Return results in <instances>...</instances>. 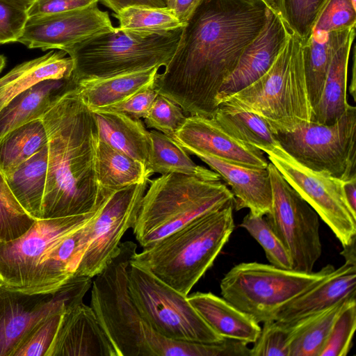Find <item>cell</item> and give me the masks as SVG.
<instances>
[{
	"mask_svg": "<svg viewBox=\"0 0 356 356\" xmlns=\"http://www.w3.org/2000/svg\"><path fill=\"white\" fill-rule=\"evenodd\" d=\"M270 9L262 0H202L154 81L156 91L189 115L213 117L220 88L259 35Z\"/></svg>",
	"mask_w": 356,
	"mask_h": 356,
	"instance_id": "obj_1",
	"label": "cell"
},
{
	"mask_svg": "<svg viewBox=\"0 0 356 356\" xmlns=\"http://www.w3.org/2000/svg\"><path fill=\"white\" fill-rule=\"evenodd\" d=\"M48 136L42 219L95 211L105 195L95 172V121L76 84L41 118Z\"/></svg>",
	"mask_w": 356,
	"mask_h": 356,
	"instance_id": "obj_2",
	"label": "cell"
},
{
	"mask_svg": "<svg viewBox=\"0 0 356 356\" xmlns=\"http://www.w3.org/2000/svg\"><path fill=\"white\" fill-rule=\"evenodd\" d=\"M234 203L202 215L143 248L130 264L188 296L213 266L234 231Z\"/></svg>",
	"mask_w": 356,
	"mask_h": 356,
	"instance_id": "obj_3",
	"label": "cell"
},
{
	"mask_svg": "<svg viewBox=\"0 0 356 356\" xmlns=\"http://www.w3.org/2000/svg\"><path fill=\"white\" fill-rule=\"evenodd\" d=\"M218 106L252 112L274 134L290 131L312 121L300 39L291 33L269 70L244 89L225 97Z\"/></svg>",
	"mask_w": 356,
	"mask_h": 356,
	"instance_id": "obj_4",
	"label": "cell"
},
{
	"mask_svg": "<svg viewBox=\"0 0 356 356\" xmlns=\"http://www.w3.org/2000/svg\"><path fill=\"white\" fill-rule=\"evenodd\" d=\"M235 198L220 181L171 173L149 179L133 226L136 239L147 248Z\"/></svg>",
	"mask_w": 356,
	"mask_h": 356,
	"instance_id": "obj_5",
	"label": "cell"
},
{
	"mask_svg": "<svg viewBox=\"0 0 356 356\" xmlns=\"http://www.w3.org/2000/svg\"><path fill=\"white\" fill-rule=\"evenodd\" d=\"M182 31L147 34L115 27L63 51L73 60L76 81L108 78L166 66Z\"/></svg>",
	"mask_w": 356,
	"mask_h": 356,
	"instance_id": "obj_6",
	"label": "cell"
},
{
	"mask_svg": "<svg viewBox=\"0 0 356 356\" xmlns=\"http://www.w3.org/2000/svg\"><path fill=\"white\" fill-rule=\"evenodd\" d=\"M330 264L316 272L284 269L271 264L243 262L232 268L220 282L224 299L258 323L273 320L286 304L327 278Z\"/></svg>",
	"mask_w": 356,
	"mask_h": 356,
	"instance_id": "obj_7",
	"label": "cell"
},
{
	"mask_svg": "<svg viewBox=\"0 0 356 356\" xmlns=\"http://www.w3.org/2000/svg\"><path fill=\"white\" fill-rule=\"evenodd\" d=\"M137 245L122 242L92 281L90 307L118 356H147L139 312L130 296L128 270Z\"/></svg>",
	"mask_w": 356,
	"mask_h": 356,
	"instance_id": "obj_8",
	"label": "cell"
},
{
	"mask_svg": "<svg viewBox=\"0 0 356 356\" xmlns=\"http://www.w3.org/2000/svg\"><path fill=\"white\" fill-rule=\"evenodd\" d=\"M128 278L129 293L141 318L156 332L177 340L203 343L225 340L202 319L187 296L131 264Z\"/></svg>",
	"mask_w": 356,
	"mask_h": 356,
	"instance_id": "obj_9",
	"label": "cell"
},
{
	"mask_svg": "<svg viewBox=\"0 0 356 356\" xmlns=\"http://www.w3.org/2000/svg\"><path fill=\"white\" fill-rule=\"evenodd\" d=\"M282 147L304 166L341 180L356 177V108L350 105L331 124L315 121L275 134Z\"/></svg>",
	"mask_w": 356,
	"mask_h": 356,
	"instance_id": "obj_10",
	"label": "cell"
},
{
	"mask_svg": "<svg viewBox=\"0 0 356 356\" xmlns=\"http://www.w3.org/2000/svg\"><path fill=\"white\" fill-rule=\"evenodd\" d=\"M91 280L76 275L53 292L35 294L10 289L0 281V356H14L40 323L83 302Z\"/></svg>",
	"mask_w": 356,
	"mask_h": 356,
	"instance_id": "obj_11",
	"label": "cell"
},
{
	"mask_svg": "<svg viewBox=\"0 0 356 356\" xmlns=\"http://www.w3.org/2000/svg\"><path fill=\"white\" fill-rule=\"evenodd\" d=\"M268 170L272 204L266 218L286 248L292 269L312 272L322 253L320 218L270 162Z\"/></svg>",
	"mask_w": 356,
	"mask_h": 356,
	"instance_id": "obj_12",
	"label": "cell"
},
{
	"mask_svg": "<svg viewBox=\"0 0 356 356\" xmlns=\"http://www.w3.org/2000/svg\"><path fill=\"white\" fill-rule=\"evenodd\" d=\"M266 154L269 161L314 209L343 247L356 238V213L345 200L342 180L304 166L280 145Z\"/></svg>",
	"mask_w": 356,
	"mask_h": 356,
	"instance_id": "obj_13",
	"label": "cell"
},
{
	"mask_svg": "<svg viewBox=\"0 0 356 356\" xmlns=\"http://www.w3.org/2000/svg\"><path fill=\"white\" fill-rule=\"evenodd\" d=\"M149 179L105 195L86 224L88 245L75 276L92 278L115 256L123 235L136 222Z\"/></svg>",
	"mask_w": 356,
	"mask_h": 356,
	"instance_id": "obj_14",
	"label": "cell"
},
{
	"mask_svg": "<svg viewBox=\"0 0 356 356\" xmlns=\"http://www.w3.org/2000/svg\"><path fill=\"white\" fill-rule=\"evenodd\" d=\"M96 211L36 220L19 238L0 242V281L8 289L24 293L45 252L65 236L87 222Z\"/></svg>",
	"mask_w": 356,
	"mask_h": 356,
	"instance_id": "obj_15",
	"label": "cell"
},
{
	"mask_svg": "<svg viewBox=\"0 0 356 356\" xmlns=\"http://www.w3.org/2000/svg\"><path fill=\"white\" fill-rule=\"evenodd\" d=\"M114 28L108 13L100 10L96 3L82 9L28 19L17 42L29 49L63 51Z\"/></svg>",
	"mask_w": 356,
	"mask_h": 356,
	"instance_id": "obj_16",
	"label": "cell"
},
{
	"mask_svg": "<svg viewBox=\"0 0 356 356\" xmlns=\"http://www.w3.org/2000/svg\"><path fill=\"white\" fill-rule=\"evenodd\" d=\"M170 138L190 154L204 153L255 168H266L269 163L262 151L234 137L214 117L186 116Z\"/></svg>",
	"mask_w": 356,
	"mask_h": 356,
	"instance_id": "obj_17",
	"label": "cell"
},
{
	"mask_svg": "<svg viewBox=\"0 0 356 356\" xmlns=\"http://www.w3.org/2000/svg\"><path fill=\"white\" fill-rule=\"evenodd\" d=\"M291 33L282 18L270 10L264 29L244 50L236 67L222 84L216 97L217 104L221 99L261 77L271 67Z\"/></svg>",
	"mask_w": 356,
	"mask_h": 356,
	"instance_id": "obj_18",
	"label": "cell"
},
{
	"mask_svg": "<svg viewBox=\"0 0 356 356\" xmlns=\"http://www.w3.org/2000/svg\"><path fill=\"white\" fill-rule=\"evenodd\" d=\"M46 356H118L90 306L66 310Z\"/></svg>",
	"mask_w": 356,
	"mask_h": 356,
	"instance_id": "obj_19",
	"label": "cell"
},
{
	"mask_svg": "<svg viewBox=\"0 0 356 356\" xmlns=\"http://www.w3.org/2000/svg\"><path fill=\"white\" fill-rule=\"evenodd\" d=\"M87 222L65 236L45 252L24 293L53 292L75 276L88 245Z\"/></svg>",
	"mask_w": 356,
	"mask_h": 356,
	"instance_id": "obj_20",
	"label": "cell"
},
{
	"mask_svg": "<svg viewBox=\"0 0 356 356\" xmlns=\"http://www.w3.org/2000/svg\"><path fill=\"white\" fill-rule=\"evenodd\" d=\"M193 155L207 163L229 185L236 210L247 208L257 216H266L270 211L272 187L268 167L250 168L200 152Z\"/></svg>",
	"mask_w": 356,
	"mask_h": 356,
	"instance_id": "obj_21",
	"label": "cell"
},
{
	"mask_svg": "<svg viewBox=\"0 0 356 356\" xmlns=\"http://www.w3.org/2000/svg\"><path fill=\"white\" fill-rule=\"evenodd\" d=\"M355 295L356 266L345 262L321 283L284 305L273 320L291 324Z\"/></svg>",
	"mask_w": 356,
	"mask_h": 356,
	"instance_id": "obj_22",
	"label": "cell"
},
{
	"mask_svg": "<svg viewBox=\"0 0 356 356\" xmlns=\"http://www.w3.org/2000/svg\"><path fill=\"white\" fill-rule=\"evenodd\" d=\"M76 84L72 75L68 78L49 79L17 95L0 109V140L13 129L40 119Z\"/></svg>",
	"mask_w": 356,
	"mask_h": 356,
	"instance_id": "obj_23",
	"label": "cell"
},
{
	"mask_svg": "<svg viewBox=\"0 0 356 356\" xmlns=\"http://www.w3.org/2000/svg\"><path fill=\"white\" fill-rule=\"evenodd\" d=\"M187 298L207 325L221 337L248 344L257 339L261 331L259 323L223 298L211 292H195Z\"/></svg>",
	"mask_w": 356,
	"mask_h": 356,
	"instance_id": "obj_24",
	"label": "cell"
},
{
	"mask_svg": "<svg viewBox=\"0 0 356 356\" xmlns=\"http://www.w3.org/2000/svg\"><path fill=\"white\" fill-rule=\"evenodd\" d=\"M63 50L51 51L25 61L0 78V109L19 93L49 79L68 78L72 75V59Z\"/></svg>",
	"mask_w": 356,
	"mask_h": 356,
	"instance_id": "obj_25",
	"label": "cell"
},
{
	"mask_svg": "<svg viewBox=\"0 0 356 356\" xmlns=\"http://www.w3.org/2000/svg\"><path fill=\"white\" fill-rule=\"evenodd\" d=\"M98 136L112 147L143 163L147 162L150 138L140 119L124 113L92 110Z\"/></svg>",
	"mask_w": 356,
	"mask_h": 356,
	"instance_id": "obj_26",
	"label": "cell"
},
{
	"mask_svg": "<svg viewBox=\"0 0 356 356\" xmlns=\"http://www.w3.org/2000/svg\"><path fill=\"white\" fill-rule=\"evenodd\" d=\"M95 172L102 193L150 179L143 163L112 147L101 139L97 133L95 140Z\"/></svg>",
	"mask_w": 356,
	"mask_h": 356,
	"instance_id": "obj_27",
	"label": "cell"
},
{
	"mask_svg": "<svg viewBox=\"0 0 356 356\" xmlns=\"http://www.w3.org/2000/svg\"><path fill=\"white\" fill-rule=\"evenodd\" d=\"M159 67L115 76L80 80L76 88L90 110L102 108L120 102L139 90L154 85Z\"/></svg>",
	"mask_w": 356,
	"mask_h": 356,
	"instance_id": "obj_28",
	"label": "cell"
},
{
	"mask_svg": "<svg viewBox=\"0 0 356 356\" xmlns=\"http://www.w3.org/2000/svg\"><path fill=\"white\" fill-rule=\"evenodd\" d=\"M355 31V26L332 32L313 31L302 45L306 83L311 104L318 103L332 58L338 49Z\"/></svg>",
	"mask_w": 356,
	"mask_h": 356,
	"instance_id": "obj_29",
	"label": "cell"
},
{
	"mask_svg": "<svg viewBox=\"0 0 356 356\" xmlns=\"http://www.w3.org/2000/svg\"><path fill=\"white\" fill-rule=\"evenodd\" d=\"M48 170V144L5 175L14 196L35 220L42 219Z\"/></svg>",
	"mask_w": 356,
	"mask_h": 356,
	"instance_id": "obj_30",
	"label": "cell"
},
{
	"mask_svg": "<svg viewBox=\"0 0 356 356\" xmlns=\"http://www.w3.org/2000/svg\"><path fill=\"white\" fill-rule=\"evenodd\" d=\"M353 32L334 54L325 79L321 97L314 108L312 121L331 124L339 118L349 106L346 99L348 65L354 41Z\"/></svg>",
	"mask_w": 356,
	"mask_h": 356,
	"instance_id": "obj_31",
	"label": "cell"
},
{
	"mask_svg": "<svg viewBox=\"0 0 356 356\" xmlns=\"http://www.w3.org/2000/svg\"><path fill=\"white\" fill-rule=\"evenodd\" d=\"M150 148L146 172L150 177L158 173H171L193 176L207 181H220V176L212 170L197 165L188 154L170 136L152 130L149 131Z\"/></svg>",
	"mask_w": 356,
	"mask_h": 356,
	"instance_id": "obj_32",
	"label": "cell"
},
{
	"mask_svg": "<svg viewBox=\"0 0 356 356\" xmlns=\"http://www.w3.org/2000/svg\"><path fill=\"white\" fill-rule=\"evenodd\" d=\"M142 331L147 356H250L248 343L236 339L203 343L170 339L154 331L143 321Z\"/></svg>",
	"mask_w": 356,
	"mask_h": 356,
	"instance_id": "obj_33",
	"label": "cell"
},
{
	"mask_svg": "<svg viewBox=\"0 0 356 356\" xmlns=\"http://www.w3.org/2000/svg\"><path fill=\"white\" fill-rule=\"evenodd\" d=\"M347 300L286 324L289 327V356H321L332 327Z\"/></svg>",
	"mask_w": 356,
	"mask_h": 356,
	"instance_id": "obj_34",
	"label": "cell"
},
{
	"mask_svg": "<svg viewBox=\"0 0 356 356\" xmlns=\"http://www.w3.org/2000/svg\"><path fill=\"white\" fill-rule=\"evenodd\" d=\"M47 144L42 118L13 129L0 140V170L8 175Z\"/></svg>",
	"mask_w": 356,
	"mask_h": 356,
	"instance_id": "obj_35",
	"label": "cell"
},
{
	"mask_svg": "<svg viewBox=\"0 0 356 356\" xmlns=\"http://www.w3.org/2000/svg\"><path fill=\"white\" fill-rule=\"evenodd\" d=\"M213 117L234 137L263 152L280 145L267 123L252 112L218 106Z\"/></svg>",
	"mask_w": 356,
	"mask_h": 356,
	"instance_id": "obj_36",
	"label": "cell"
},
{
	"mask_svg": "<svg viewBox=\"0 0 356 356\" xmlns=\"http://www.w3.org/2000/svg\"><path fill=\"white\" fill-rule=\"evenodd\" d=\"M113 16L118 20V28L142 33H165L186 25L166 6H130Z\"/></svg>",
	"mask_w": 356,
	"mask_h": 356,
	"instance_id": "obj_37",
	"label": "cell"
},
{
	"mask_svg": "<svg viewBox=\"0 0 356 356\" xmlns=\"http://www.w3.org/2000/svg\"><path fill=\"white\" fill-rule=\"evenodd\" d=\"M35 220L18 202L0 170V242L19 238Z\"/></svg>",
	"mask_w": 356,
	"mask_h": 356,
	"instance_id": "obj_38",
	"label": "cell"
},
{
	"mask_svg": "<svg viewBox=\"0 0 356 356\" xmlns=\"http://www.w3.org/2000/svg\"><path fill=\"white\" fill-rule=\"evenodd\" d=\"M240 227L246 229L263 248L270 264L292 269V261L286 248L264 216L249 212L243 218Z\"/></svg>",
	"mask_w": 356,
	"mask_h": 356,
	"instance_id": "obj_39",
	"label": "cell"
},
{
	"mask_svg": "<svg viewBox=\"0 0 356 356\" xmlns=\"http://www.w3.org/2000/svg\"><path fill=\"white\" fill-rule=\"evenodd\" d=\"M328 0H281L280 16L289 29L305 44L311 38L316 22Z\"/></svg>",
	"mask_w": 356,
	"mask_h": 356,
	"instance_id": "obj_40",
	"label": "cell"
},
{
	"mask_svg": "<svg viewBox=\"0 0 356 356\" xmlns=\"http://www.w3.org/2000/svg\"><path fill=\"white\" fill-rule=\"evenodd\" d=\"M356 329V298L347 300L338 314L321 356H346Z\"/></svg>",
	"mask_w": 356,
	"mask_h": 356,
	"instance_id": "obj_41",
	"label": "cell"
},
{
	"mask_svg": "<svg viewBox=\"0 0 356 356\" xmlns=\"http://www.w3.org/2000/svg\"><path fill=\"white\" fill-rule=\"evenodd\" d=\"M260 333L250 348V356H289V327L274 320L263 323Z\"/></svg>",
	"mask_w": 356,
	"mask_h": 356,
	"instance_id": "obj_42",
	"label": "cell"
},
{
	"mask_svg": "<svg viewBox=\"0 0 356 356\" xmlns=\"http://www.w3.org/2000/svg\"><path fill=\"white\" fill-rule=\"evenodd\" d=\"M186 118V116L177 104L158 94L144 119L147 128L171 137L181 127Z\"/></svg>",
	"mask_w": 356,
	"mask_h": 356,
	"instance_id": "obj_43",
	"label": "cell"
},
{
	"mask_svg": "<svg viewBox=\"0 0 356 356\" xmlns=\"http://www.w3.org/2000/svg\"><path fill=\"white\" fill-rule=\"evenodd\" d=\"M63 314L51 315L35 326L14 356H46L56 337Z\"/></svg>",
	"mask_w": 356,
	"mask_h": 356,
	"instance_id": "obj_44",
	"label": "cell"
},
{
	"mask_svg": "<svg viewBox=\"0 0 356 356\" xmlns=\"http://www.w3.org/2000/svg\"><path fill=\"white\" fill-rule=\"evenodd\" d=\"M356 25V7L351 0H328L321 12L313 31L332 32Z\"/></svg>",
	"mask_w": 356,
	"mask_h": 356,
	"instance_id": "obj_45",
	"label": "cell"
},
{
	"mask_svg": "<svg viewBox=\"0 0 356 356\" xmlns=\"http://www.w3.org/2000/svg\"><path fill=\"white\" fill-rule=\"evenodd\" d=\"M27 20L26 10L0 0V44L17 42Z\"/></svg>",
	"mask_w": 356,
	"mask_h": 356,
	"instance_id": "obj_46",
	"label": "cell"
},
{
	"mask_svg": "<svg viewBox=\"0 0 356 356\" xmlns=\"http://www.w3.org/2000/svg\"><path fill=\"white\" fill-rule=\"evenodd\" d=\"M158 94L154 85H152L120 102L96 110L122 112L136 119L145 118Z\"/></svg>",
	"mask_w": 356,
	"mask_h": 356,
	"instance_id": "obj_47",
	"label": "cell"
},
{
	"mask_svg": "<svg viewBox=\"0 0 356 356\" xmlns=\"http://www.w3.org/2000/svg\"><path fill=\"white\" fill-rule=\"evenodd\" d=\"M99 0H35L26 10L28 19L42 17L96 4Z\"/></svg>",
	"mask_w": 356,
	"mask_h": 356,
	"instance_id": "obj_48",
	"label": "cell"
},
{
	"mask_svg": "<svg viewBox=\"0 0 356 356\" xmlns=\"http://www.w3.org/2000/svg\"><path fill=\"white\" fill-rule=\"evenodd\" d=\"M202 0H167L166 7L186 24Z\"/></svg>",
	"mask_w": 356,
	"mask_h": 356,
	"instance_id": "obj_49",
	"label": "cell"
},
{
	"mask_svg": "<svg viewBox=\"0 0 356 356\" xmlns=\"http://www.w3.org/2000/svg\"><path fill=\"white\" fill-rule=\"evenodd\" d=\"M115 14L130 6H147L154 8L165 7L163 0H99Z\"/></svg>",
	"mask_w": 356,
	"mask_h": 356,
	"instance_id": "obj_50",
	"label": "cell"
},
{
	"mask_svg": "<svg viewBox=\"0 0 356 356\" xmlns=\"http://www.w3.org/2000/svg\"><path fill=\"white\" fill-rule=\"evenodd\" d=\"M342 191L347 204L356 213V177L342 180Z\"/></svg>",
	"mask_w": 356,
	"mask_h": 356,
	"instance_id": "obj_51",
	"label": "cell"
},
{
	"mask_svg": "<svg viewBox=\"0 0 356 356\" xmlns=\"http://www.w3.org/2000/svg\"><path fill=\"white\" fill-rule=\"evenodd\" d=\"M355 241L353 240L349 244L343 247L341 254L344 257L345 262L356 266Z\"/></svg>",
	"mask_w": 356,
	"mask_h": 356,
	"instance_id": "obj_52",
	"label": "cell"
},
{
	"mask_svg": "<svg viewBox=\"0 0 356 356\" xmlns=\"http://www.w3.org/2000/svg\"><path fill=\"white\" fill-rule=\"evenodd\" d=\"M19 8L27 10L35 0H3Z\"/></svg>",
	"mask_w": 356,
	"mask_h": 356,
	"instance_id": "obj_53",
	"label": "cell"
},
{
	"mask_svg": "<svg viewBox=\"0 0 356 356\" xmlns=\"http://www.w3.org/2000/svg\"><path fill=\"white\" fill-rule=\"evenodd\" d=\"M268 7L280 16L281 14V0H262ZM281 17V16H280Z\"/></svg>",
	"mask_w": 356,
	"mask_h": 356,
	"instance_id": "obj_54",
	"label": "cell"
},
{
	"mask_svg": "<svg viewBox=\"0 0 356 356\" xmlns=\"http://www.w3.org/2000/svg\"><path fill=\"white\" fill-rule=\"evenodd\" d=\"M6 65V58L3 55H0V72Z\"/></svg>",
	"mask_w": 356,
	"mask_h": 356,
	"instance_id": "obj_55",
	"label": "cell"
},
{
	"mask_svg": "<svg viewBox=\"0 0 356 356\" xmlns=\"http://www.w3.org/2000/svg\"><path fill=\"white\" fill-rule=\"evenodd\" d=\"M165 3L167 1V0H163Z\"/></svg>",
	"mask_w": 356,
	"mask_h": 356,
	"instance_id": "obj_56",
	"label": "cell"
}]
</instances>
